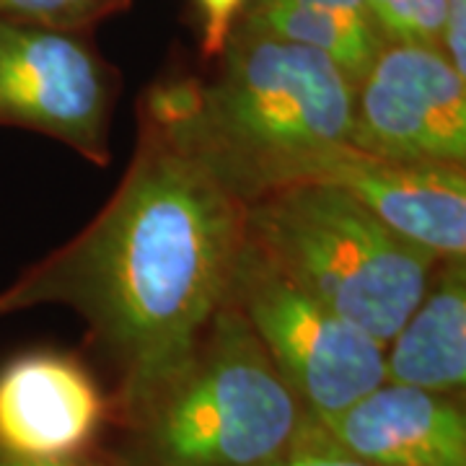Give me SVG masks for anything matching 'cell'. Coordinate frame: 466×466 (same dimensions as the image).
I'll return each mask as SVG.
<instances>
[{
  "label": "cell",
  "instance_id": "obj_16",
  "mask_svg": "<svg viewBox=\"0 0 466 466\" xmlns=\"http://www.w3.org/2000/svg\"><path fill=\"white\" fill-rule=\"evenodd\" d=\"M198 3L205 18L202 21V55L218 57L226 47L247 0H198Z\"/></svg>",
  "mask_w": 466,
  "mask_h": 466
},
{
  "label": "cell",
  "instance_id": "obj_15",
  "mask_svg": "<svg viewBox=\"0 0 466 466\" xmlns=\"http://www.w3.org/2000/svg\"><path fill=\"white\" fill-rule=\"evenodd\" d=\"M267 466H368L358 461L355 456H350L348 451H342L327 431L319 425L317 420L309 422V428L303 431L299 443L293 449L283 453L278 461Z\"/></svg>",
  "mask_w": 466,
  "mask_h": 466
},
{
  "label": "cell",
  "instance_id": "obj_7",
  "mask_svg": "<svg viewBox=\"0 0 466 466\" xmlns=\"http://www.w3.org/2000/svg\"><path fill=\"white\" fill-rule=\"evenodd\" d=\"M350 146L407 164H466V78L433 45L386 42L355 88Z\"/></svg>",
  "mask_w": 466,
  "mask_h": 466
},
{
  "label": "cell",
  "instance_id": "obj_5",
  "mask_svg": "<svg viewBox=\"0 0 466 466\" xmlns=\"http://www.w3.org/2000/svg\"><path fill=\"white\" fill-rule=\"evenodd\" d=\"M228 300L317 422L386 381L381 342L311 299L249 236L233 267Z\"/></svg>",
  "mask_w": 466,
  "mask_h": 466
},
{
  "label": "cell",
  "instance_id": "obj_18",
  "mask_svg": "<svg viewBox=\"0 0 466 466\" xmlns=\"http://www.w3.org/2000/svg\"><path fill=\"white\" fill-rule=\"evenodd\" d=\"M247 3H285V5H306V8H329V11H345V14H368L366 0H247ZM373 21V18H370Z\"/></svg>",
  "mask_w": 466,
  "mask_h": 466
},
{
  "label": "cell",
  "instance_id": "obj_1",
  "mask_svg": "<svg viewBox=\"0 0 466 466\" xmlns=\"http://www.w3.org/2000/svg\"><path fill=\"white\" fill-rule=\"evenodd\" d=\"M247 202L164 119L140 109L133 161L84 231L5 293L0 317L57 303L84 317L125 425L177 381L228 299Z\"/></svg>",
  "mask_w": 466,
  "mask_h": 466
},
{
  "label": "cell",
  "instance_id": "obj_9",
  "mask_svg": "<svg viewBox=\"0 0 466 466\" xmlns=\"http://www.w3.org/2000/svg\"><path fill=\"white\" fill-rule=\"evenodd\" d=\"M112 404L91 370L63 352H29L0 368V453L73 459L101 433Z\"/></svg>",
  "mask_w": 466,
  "mask_h": 466
},
{
  "label": "cell",
  "instance_id": "obj_14",
  "mask_svg": "<svg viewBox=\"0 0 466 466\" xmlns=\"http://www.w3.org/2000/svg\"><path fill=\"white\" fill-rule=\"evenodd\" d=\"M133 0H0V18L26 21L60 32H86L122 14Z\"/></svg>",
  "mask_w": 466,
  "mask_h": 466
},
{
  "label": "cell",
  "instance_id": "obj_3",
  "mask_svg": "<svg viewBox=\"0 0 466 466\" xmlns=\"http://www.w3.org/2000/svg\"><path fill=\"white\" fill-rule=\"evenodd\" d=\"M311 420L226 299L189 366L127 425V464L267 466L299 443Z\"/></svg>",
  "mask_w": 466,
  "mask_h": 466
},
{
  "label": "cell",
  "instance_id": "obj_12",
  "mask_svg": "<svg viewBox=\"0 0 466 466\" xmlns=\"http://www.w3.org/2000/svg\"><path fill=\"white\" fill-rule=\"evenodd\" d=\"M236 24L327 55L355 88L386 45V39L376 29L370 16L329 11V8L247 3Z\"/></svg>",
  "mask_w": 466,
  "mask_h": 466
},
{
  "label": "cell",
  "instance_id": "obj_8",
  "mask_svg": "<svg viewBox=\"0 0 466 466\" xmlns=\"http://www.w3.org/2000/svg\"><path fill=\"white\" fill-rule=\"evenodd\" d=\"M288 184L334 187L355 198L391 231L438 257L466 254L464 167L407 164L350 143H329L280 164L269 174L265 192Z\"/></svg>",
  "mask_w": 466,
  "mask_h": 466
},
{
  "label": "cell",
  "instance_id": "obj_17",
  "mask_svg": "<svg viewBox=\"0 0 466 466\" xmlns=\"http://www.w3.org/2000/svg\"><path fill=\"white\" fill-rule=\"evenodd\" d=\"M464 18L466 0H449V5H446V21H443V36H441V50L449 57V63L456 67V73L461 78H466Z\"/></svg>",
  "mask_w": 466,
  "mask_h": 466
},
{
  "label": "cell",
  "instance_id": "obj_13",
  "mask_svg": "<svg viewBox=\"0 0 466 466\" xmlns=\"http://www.w3.org/2000/svg\"><path fill=\"white\" fill-rule=\"evenodd\" d=\"M366 5L386 42L441 47L449 0H366Z\"/></svg>",
  "mask_w": 466,
  "mask_h": 466
},
{
  "label": "cell",
  "instance_id": "obj_2",
  "mask_svg": "<svg viewBox=\"0 0 466 466\" xmlns=\"http://www.w3.org/2000/svg\"><path fill=\"white\" fill-rule=\"evenodd\" d=\"M140 109L171 125L251 202L280 164L350 143L355 86L327 55L236 24L213 81H161Z\"/></svg>",
  "mask_w": 466,
  "mask_h": 466
},
{
  "label": "cell",
  "instance_id": "obj_19",
  "mask_svg": "<svg viewBox=\"0 0 466 466\" xmlns=\"http://www.w3.org/2000/svg\"><path fill=\"white\" fill-rule=\"evenodd\" d=\"M0 466H99L81 461V459H21V456H8L0 453Z\"/></svg>",
  "mask_w": 466,
  "mask_h": 466
},
{
  "label": "cell",
  "instance_id": "obj_10",
  "mask_svg": "<svg viewBox=\"0 0 466 466\" xmlns=\"http://www.w3.org/2000/svg\"><path fill=\"white\" fill-rule=\"evenodd\" d=\"M319 425L368 466H466L464 410L446 394L383 381Z\"/></svg>",
  "mask_w": 466,
  "mask_h": 466
},
{
  "label": "cell",
  "instance_id": "obj_11",
  "mask_svg": "<svg viewBox=\"0 0 466 466\" xmlns=\"http://www.w3.org/2000/svg\"><path fill=\"white\" fill-rule=\"evenodd\" d=\"M389 383L453 397L466 381V262L441 257L415 311L383 352Z\"/></svg>",
  "mask_w": 466,
  "mask_h": 466
},
{
  "label": "cell",
  "instance_id": "obj_4",
  "mask_svg": "<svg viewBox=\"0 0 466 466\" xmlns=\"http://www.w3.org/2000/svg\"><path fill=\"white\" fill-rule=\"evenodd\" d=\"M247 236L311 299L383 348L441 259L324 184L275 187L247 202Z\"/></svg>",
  "mask_w": 466,
  "mask_h": 466
},
{
  "label": "cell",
  "instance_id": "obj_6",
  "mask_svg": "<svg viewBox=\"0 0 466 466\" xmlns=\"http://www.w3.org/2000/svg\"><path fill=\"white\" fill-rule=\"evenodd\" d=\"M116 91V70L81 32L0 18V127L47 135L106 167Z\"/></svg>",
  "mask_w": 466,
  "mask_h": 466
}]
</instances>
